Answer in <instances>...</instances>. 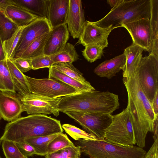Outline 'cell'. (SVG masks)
I'll return each instance as SVG.
<instances>
[{
	"label": "cell",
	"instance_id": "6da1fadb",
	"mask_svg": "<svg viewBox=\"0 0 158 158\" xmlns=\"http://www.w3.org/2000/svg\"><path fill=\"white\" fill-rule=\"evenodd\" d=\"M128 95L127 108L130 113L135 141L137 146H145L148 132L153 131V122L156 117L151 104L143 91L136 71L131 76L123 78Z\"/></svg>",
	"mask_w": 158,
	"mask_h": 158
},
{
	"label": "cell",
	"instance_id": "7a4b0ae2",
	"mask_svg": "<svg viewBox=\"0 0 158 158\" xmlns=\"http://www.w3.org/2000/svg\"><path fill=\"white\" fill-rule=\"evenodd\" d=\"M63 132L60 120L44 114H32L9 122L0 138L21 143L27 139Z\"/></svg>",
	"mask_w": 158,
	"mask_h": 158
},
{
	"label": "cell",
	"instance_id": "3957f363",
	"mask_svg": "<svg viewBox=\"0 0 158 158\" xmlns=\"http://www.w3.org/2000/svg\"><path fill=\"white\" fill-rule=\"evenodd\" d=\"M117 95L95 89L80 91L62 97L57 105L59 112L74 111L111 114L120 106Z\"/></svg>",
	"mask_w": 158,
	"mask_h": 158
},
{
	"label": "cell",
	"instance_id": "277c9868",
	"mask_svg": "<svg viewBox=\"0 0 158 158\" xmlns=\"http://www.w3.org/2000/svg\"><path fill=\"white\" fill-rule=\"evenodd\" d=\"M151 9L150 0H123L103 18L92 22L103 28L115 29L142 19H149Z\"/></svg>",
	"mask_w": 158,
	"mask_h": 158
},
{
	"label": "cell",
	"instance_id": "5b68a950",
	"mask_svg": "<svg viewBox=\"0 0 158 158\" xmlns=\"http://www.w3.org/2000/svg\"><path fill=\"white\" fill-rule=\"evenodd\" d=\"M89 158H144L147 153L134 145L125 146L102 140L80 139L75 143Z\"/></svg>",
	"mask_w": 158,
	"mask_h": 158
},
{
	"label": "cell",
	"instance_id": "8992f818",
	"mask_svg": "<svg viewBox=\"0 0 158 158\" xmlns=\"http://www.w3.org/2000/svg\"><path fill=\"white\" fill-rule=\"evenodd\" d=\"M104 139L109 142L125 146L136 144L131 116L127 108L112 115V122L106 131Z\"/></svg>",
	"mask_w": 158,
	"mask_h": 158
},
{
	"label": "cell",
	"instance_id": "52a82bcc",
	"mask_svg": "<svg viewBox=\"0 0 158 158\" xmlns=\"http://www.w3.org/2000/svg\"><path fill=\"white\" fill-rule=\"evenodd\" d=\"M63 113L77 122L97 139L105 138L106 131L111 123V114L65 111Z\"/></svg>",
	"mask_w": 158,
	"mask_h": 158
},
{
	"label": "cell",
	"instance_id": "ba28073f",
	"mask_svg": "<svg viewBox=\"0 0 158 158\" xmlns=\"http://www.w3.org/2000/svg\"><path fill=\"white\" fill-rule=\"evenodd\" d=\"M136 72L142 88L151 103L158 90V58L151 54L142 56Z\"/></svg>",
	"mask_w": 158,
	"mask_h": 158
},
{
	"label": "cell",
	"instance_id": "9c48e42d",
	"mask_svg": "<svg viewBox=\"0 0 158 158\" xmlns=\"http://www.w3.org/2000/svg\"><path fill=\"white\" fill-rule=\"evenodd\" d=\"M31 93L54 98L75 94L79 91L58 80L36 79L25 75Z\"/></svg>",
	"mask_w": 158,
	"mask_h": 158
},
{
	"label": "cell",
	"instance_id": "30bf717a",
	"mask_svg": "<svg viewBox=\"0 0 158 158\" xmlns=\"http://www.w3.org/2000/svg\"><path fill=\"white\" fill-rule=\"evenodd\" d=\"M62 97L51 98L32 93L20 97L23 111L28 114H53L56 116L59 114L56 109Z\"/></svg>",
	"mask_w": 158,
	"mask_h": 158
},
{
	"label": "cell",
	"instance_id": "8fae6325",
	"mask_svg": "<svg viewBox=\"0 0 158 158\" xmlns=\"http://www.w3.org/2000/svg\"><path fill=\"white\" fill-rule=\"evenodd\" d=\"M52 29L47 18H38L23 27L13 59L19 57L31 43Z\"/></svg>",
	"mask_w": 158,
	"mask_h": 158
},
{
	"label": "cell",
	"instance_id": "7c38bea8",
	"mask_svg": "<svg viewBox=\"0 0 158 158\" xmlns=\"http://www.w3.org/2000/svg\"><path fill=\"white\" fill-rule=\"evenodd\" d=\"M122 27L128 31L132 40V44L143 48L150 54L152 52L153 35L149 19H143L123 25Z\"/></svg>",
	"mask_w": 158,
	"mask_h": 158
},
{
	"label": "cell",
	"instance_id": "4fadbf2b",
	"mask_svg": "<svg viewBox=\"0 0 158 158\" xmlns=\"http://www.w3.org/2000/svg\"><path fill=\"white\" fill-rule=\"evenodd\" d=\"M86 24L77 43L86 47L98 45L105 48L108 45V38L114 28H104L86 21Z\"/></svg>",
	"mask_w": 158,
	"mask_h": 158
},
{
	"label": "cell",
	"instance_id": "5bb4252c",
	"mask_svg": "<svg viewBox=\"0 0 158 158\" xmlns=\"http://www.w3.org/2000/svg\"><path fill=\"white\" fill-rule=\"evenodd\" d=\"M23 111L20 96L16 93L0 91V115L10 122L20 116Z\"/></svg>",
	"mask_w": 158,
	"mask_h": 158
},
{
	"label": "cell",
	"instance_id": "9a60e30c",
	"mask_svg": "<svg viewBox=\"0 0 158 158\" xmlns=\"http://www.w3.org/2000/svg\"><path fill=\"white\" fill-rule=\"evenodd\" d=\"M86 21L81 0H69L66 20L68 30L73 39L79 38Z\"/></svg>",
	"mask_w": 158,
	"mask_h": 158
},
{
	"label": "cell",
	"instance_id": "2e32d148",
	"mask_svg": "<svg viewBox=\"0 0 158 158\" xmlns=\"http://www.w3.org/2000/svg\"><path fill=\"white\" fill-rule=\"evenodd\" d=\"M69 33L66 24L52 29L44 48V55L50 56L60 52L69 40Z\"/></svg>",
	"mask_w": 158,
	"mask_h": 158
},
{
	"label": "cell",
	"instance_id": "e0dca14e",
	"mask_svg": "<svg viewBox=\"0 0 158 158\" xmlns=\"http://www.w3.org/2000/svg\"><path fill=\"white\" fill-rule=\"evenodd\" d=\"M69 0H48L47 19L52 28L66 24Z\"/></svg>",
	"mask_w": 158,
	"mask_h": 158
},
{
	"label": "cell",
	"instance_id": "ac0fdd59",
	"mask_svg": "<svg viewBox=\"0 0 158 158\" xmlns=\"http://www.w3.org/2000/svg\"><path fill=\"white\" fill-rule=\"evenodd\" d=\"M126 59L123 52L112 59L106 60L94 69V73L100 77L110 79L121 70H123Z\"/></svg>",
	"mask_w": 158,
	"mask_h": 158
},
{
	"label": "cell",
	"instance_id": "d6986e66",
	"mask_svg": "<svg viewBox=\"0 0 158 158\" xmlns=\"http://www.w3.org/2000/svg\"><path fill=\"white\" fill-rule=\"evenodd\" d=\"M144 50L143 48L132 44L124 49L123 52L127 59L123 70V78L128 77L134 74L139 64Z\"/></svg>",
	"mask_w": 158,
	"mask_h": 158
},
{
	"label": "cell",
	"instance_id": "ffe728a7",
	"mask_svg": "<svg viewBox=\"0 0 158 158\" xmlns=\"http://www.w3.org/2000/svg\"><path fill=\"white\" fill-rule=\"evenodd\" d=\"M5 13L19 27H24L39 18L36 15L14 4L8 6Z\"/></svg>",
	"mask_w": 158,
	"mask_h": 158
},
{
	"label": "cell",
	"instance_id": "44dd1931",
	"mask_svg": "<svg viewBox=\"0 0 158 158\" xmlns=\"http://www.w3.org/2000/svg\"><path fill=\"white\" fill-rule=\"evenodd\" d=\"M13 4L37 16L45 18L47 16L48 0H12Z\"/></svg>",
	"mask_w": 158,
	"mask_h": 158
},
{
	"label": "cell",
	"instance_id": "7402d4cb",
	"mask_svg": "<svg viewBox=\"0 0 158 158\" xmlns=\"http://www.w3.org/2000/svg\"><path fill=\"white\" fill-rule=\"evenodd\" d=\"M6 62L15 91L20 97L31 93L25 75L18 69L11 60L7 59Z\"/></svg>",
	"mask_w": 158,
	"mask_h": 158
},
{
	"label": "cell",
	"instance_id": "603a6c76",
	"mask_svg": "<svg viewBox=\"0 0 158 158\" xmlns=\"http://www.w3.org/2000/svg\"><path fill=\"white\" fill-rule=\"evenodd\" d=\"M48 78L60 81L79 91L95 89L91 85H88L83 84L65 74L52 66L49 68Z\"/></svg>",
	"mask_w": 158,
	"mask_h": 158
},
{
	"label": "cell",
	"instance_id": "cb8c5ba5",
	"mask_svg": "<svg viewBox=\"0 0 158 158\" xmlns=\"http://www.w3.org/2000/svg\"><path fill=\"white\" fill-rule=\"evenodd\" d=\"M49 33L45 34L31 43L19 57L32 59L44 55V48Z\"/></svg>",
	"mask_w": 158,
	"mask_h": 158
},
{
	"label": "cell",
	"instance_id": "d4e9b609",
	"mask_svg": "<svg viewBox=\"0 0 158 158\" xmlns=\"http://www.w3.org/2000/svg\"><path fill=\"white\" fill-rule=\"evenodd\" d=\"M151 9L149 19L152 32L153 41L150 54L158 58V0H150Z\"/></svg>",
	"mask_w": 158,
	"mask_h": 158
},
{
	"label": "cell",
	"instance_id": "484cf974",
	"mask_svg": "<svg viewBox=\"0 0 158 158\" xmlns=\"http://www.w3.org/2000/svg\"><path fill=\"white\" fill-rule=\"evenodd\" d=\"M50 56L54 64L63 62L73 63L79 59V55L74 46L69 43H67L60 52Z\"/></svg>",
	"mask_w": 158,
	"mask_h": 158
},
{
	"label": "cell",
	"instance_id": "4316f807",
	"mask_svg": "<svg viewBox=\"0 0 158 158\" xmlns=\"http://www.w3.org/2000/svg\"><path fill=\"white\" fill-rule=\"evenodd\" d=\"M52 66L83 84L91 85L89 82L86 80L83 74L74 66L72 63L60 62L54 64Z\"/></svg>",
	"mask_w": 158,
	"mask_h": 158
},
{
	"label": "cell",
	"instance_id": "83f0119b",
	"mask_svg": "<svg viewBox=\"0 0 158 158\" xmlns=\"http://www.w3.org/2000/svg\"><path fill=\"white\" fill-rule=\"evenodd\" d=\"M59 133L29 138L25 139L24 142L29 144L34 148L36 152L35 155L45 156L48 144Z\"/></svg>",
	"mask_w": 158,
	"mask_h": 158
},
{
	"label": "cell",
	"instance_id": "f1b7e54d",
	"mask_svg": "<svg viewBox=\"0 0 158 158\" xmlns=\"http://www.w3.org/2000/svg\"><path fill=\"white\" fill-rule=\"evenodd\" d=\"M19 27L0 11V39L2 43L11 37Z\"/></svg>",
	"mask_w": 158,
	"mask_h": 158
},
{
	"label": "cell",
	"instance_id": "f546056e",
	"mask_svg": "<svg viewBox=\"0 0 158 158\" xmlns=\"http://www.w3.org/2000/svg\"><path fill=\"white\" fill-rule=\"evenodd\" d=\"M0 91L16 93L6 59L0 61Z\"/></svg>",
	"mask_w": 158,
	"mask_h": 158
},
{
	"label": "cell",
	"instance_id": "4dcf8cb0",
	"mask_svg": "<svg viewBox=\"0 0 158 158\" xmlns=\"http://www.w3.org/2000/svg\"><path fill=\"white\" fill-rule=\"evenodd\" d=\"M74 145L66 134L60 133L48 144L46 150V154L54 152L66 147Z\"/></svg>",
	"mask_w": 158,
	"mask_h": 158
},
{
	"label": "cell",
	"instance_id": "1f68e13d",
	"mask_svg": "<svg viewBox=\"0 0 158 158\" xmlns=\"http://www.w3.org/2000/svg\"><path fill=\"white\" fill-rule=\"evenodd\" d=\"M81 152L80 147L74 145L47 154L45 157V158H81Z\"/></svg>",
	"mask_w": 158,
	"mask_h": 158
},
{
	"label": "cell",
	"instance_id": "d6a6232c",
	"mask_svg": "<svg viewBox=\"0 0 158 158\" xmlns=\"http://www.w3.org/2000/svg\"><path fill=\"white\" fill-rule=\"evenodd\" d=\"M22 28L23 27H19L11 37L2 43L6 59H9L12 60L14 58L15 50Z\"/></svg>",
	"mask_w": 158,
	"mask_h": 158
},
{
	"label": "cell",
	"instance_id": "836d02e7",
	"mask_svg": "<svg viewBox=\"0 0 158 158\" xmlns=\"http://www.w3.org/2000/svg\"><path fill=\"white\" fill-rule=\"evenodd\" d=\"M61 126L65 132L76 140L77 141L80 139H97L92 135L74 125L69 124H64Z\"/></svg>",
	"mask_w": 158,
	"mask_h": 158
},
{
	"label": "cell",
	"instance_id": "e575fe53",
	"mask_svg": "<svg viewBox=\"0 0 158 158\" xmlns=\"http://www.w3.org/2000/svg\"><path fill=\"white\" fill-rule=\"evenodd\" d=\"M2 143V149L6 158H28L22 153L15 142L4 140Z\"/></svg>",
	"mask_w": 158,
	"mask_h": 158
},
{
	"label": "cell",
	"instance_id": "d590c367",
	"mask_svg": "<svg viewBox=\"0 0 158 158\" xmlns=\"http://www.w3.org/2000/svg\"><path fill=\"white\" fill-rule=\"evenodd\" d=\"M105 48L98 45L88 46L85 47V49L82 51V54L88 62L92 63L102 58Z\"/></svg>",
	"mask_w": 158,
	"mask_h": 158
},
{
	"label": "cell",
	"instance_id": "8d00e7d4",
	"mask_svg": "<svg viewBox=\"0 0 158 158\" xmlns=\"http://www.w3.org/2000/svg\"><path fill=\"white\" fill-rule=\"evenodd\" d=\"M33 70L51 67L54 64L50 56H42L31 59Z\"/></svg>",
	"mask_w": 158,
	"mask_h": 158
},
{
	"label": "cell",
	"instance_id": "74e56055",
	"mask_svg": "<svg viewBox=\"0 0 158 158\" xmlns=\"http://www.w3.org/2000/svg\"><path fill=\"white\" fill-rule=\"evenodd\" d=\"M11 60L18 69L23 73L32 69L31 59L18 57Z\"/></svg>",
	"mask_w": 158,
	"mask_h": 158
},
{
	"label": "cell",
	"instance_id": "f35d334b",
	"mask_svg": "<svg viewBox=\"0 0 158 158\" xmlns=\"http://www.w3.org/2000/svg\"><path fill=\"white\" fill-rule=\"evenodd\" d=\"M16 143L20 151L24 156L28 157L35 154V149L29 144L25 142Z\"/></svg>",
	"mask_w": 158,
	"mask_h": 158
},
{
	"label": "cell",
	"instance_id": "ab89813d",
	"mask_svg": "<svg viewBox=\"0 0 158 158\" xmlns=\"http://www.w3.org/2000/svg\"><path fill=\"white\" fill-rule=\"evenodd\" d=\"M144 158H158V139L154 141L152 146L146 153Z\"/></svg>",
	"mask_w": 158,
	"mask_h": 158
},
{
	"label": "cell",
	"instance_id": "60d3db41",
	"mask_svg": "<svg viewBox=\"0 0 158 158\" xmlns=\"http://www.w3.org/2000/svg\"><path fill=\"white\" fill-rule=\"evenodd\" d=\"M154 113L156 117H158V90L156 92L151 103Z\"/></svg>",
	"mask_w": 158,
	"mask_h": 158
},
{
	"label": "cell",
	"instance_id": "b9f144b4",
	"mask_svg": "<svg viewBox=\"0 0 158 158\" xmlns=\"http://www.w3.org/2000/svg\"><path fill=\"white\" fill-rule=\"evenodd\" d=\"M12 4V0H0V11L5 13L6 7Z\"/></svg>",
	"mask_w": 158,
	"mask_h": 158
},
{
	"label": "cell",
	"instance_id": "7bdbcfd3",
	"mask_svg": "<svg viewBox=\"0 0 158 158\" xmlns=\"http://www.w3.org/2000/svg\"><path fill=\"white\" fill-rule=\"evenodd\" d=\"M158 119L156 117L155 119L153 122L152 132L153 133V137L154 141L158 139Z\"/></svg>",
	"mask_w": 158,
	"mask_h": 158
},
{
	"label": "cell",
	"instance_id": "ee69618b",
	"mask_svg": "<svg viewBox=\"0 0 158 158\" xmlns=\"http://www.w3.org/2000/svg\"><path fill=\"white\" fill-rule=\"evenodd\" d=\"M123 1V0H108L107 2L108 4L112 8L119 5Z\"/></svg>",
	"mask_w": 158,
	"mask_h": 158
},
{
	"label": "cell",
	"instance_id": "f6af8a7d",
	"mask_svg": "<svg viewBox=\"0 0 158 158\" xmlns=\"http://www.w3.org/2000/svg\"><path fill=\"white\" fill-rule=\"evenodd\" d=\"M6 59V55L3 48L2 42L0 39V61Z\"/></svg>",
	"mask_w": 158,
	"mask_h": 158
},
{
	"label": "cell",
	"instance_id": "bcb514c9",
	"mask_svg": "<svg viewBox=\"0 0 158 158\" xmlns=\"http://www.w3.org/2000/svg\"><path fill=\"white\" fill-rule=\"evenodd\" d=\"M2 140L0 138V146L1 145V143H2ZM0 158H2V157H1V156H0Z\"/></svg>",
	"mask_w": 158,
	"mask_h": 158
},
{
	"label": "cell",
	"instance_id": "7dc6e473",
	"mask_svg": "<svg viewBox=\"0 0 158 158\" xmlns=\"http://www.w3.org/2000/svg\"><path fill=\"white\" fill-rule=\"evenodd\" d=\"M1 118H2V117L0 115V121L1 119Z\"/></svg>",
	"mask_w": 158,
	"mask_h": 158
}]
</instances>
